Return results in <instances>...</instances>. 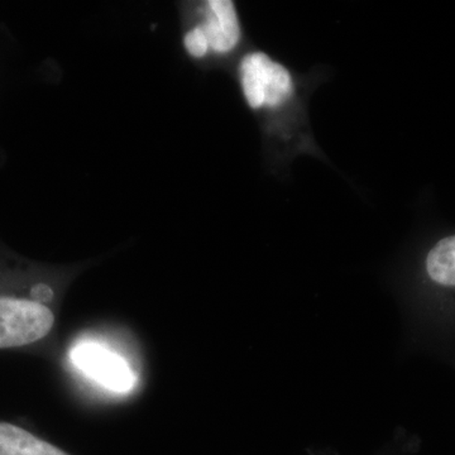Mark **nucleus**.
I'll list each match as a JSON object with an SVG mask.
<instances>
[{
    "label": "nucleus",
    "instance_id": "5",
    "mask_svg": "<svg viewBox=\"0 0 455 455\" xmlns=\"http://www.w3.org/2000/svg\"><path fill=\"white\" fill-rule=\"evenodd\" d=\"M0 455H75L37 433L0 419Z\"/></svg>",
    "mask_w": 455,
    "mask_h": 455
},
{
    "label": "nucleus",
    "instance_id": "7",
    "mask_svg": "<svg viewBox=\"0 0 455 455\" xmlns=\"http://www.w3.org/2000/svg\"><path fill=\"white\" fill-rule=\"evenodd\" d=\"M184 46L188 55L193 56L194 59H203L211 52L208 40L199 26L193 27L190 31L187 32L184 37Z\"/></svg>",
    "mask_w": 455,
    "mask_h": 455
},
{
    "label": "nucleus",
    "instance_id": "4",
    "mask_svg": "<svg viewBox=\"0 0 455 455\" xmlns=\"http://www.w3.org/2000/svg\"><path fill=\"white\" fill-rule=\"evenodd\" d=\"M200 28L209 49L217 55H227L238 46L242 40V26L232 0H209L203 7Z\"/></svg>",
    "mask_w": 455,
    "mask_h": 455
},
{
    "label": "nucleus",
    "instance_id": "6",
    "mask_svg": "<svg viewBox=\"0 0 455 455\" xmlns=\"http://www.w3.org/2000/svg\"><path fill=\"white\" fill-rule=\"evenodd\" d=\"M425 272L431 283L455 289V235L439 239L425 257Z\"/></svg>",
    "mask_w": 455,
    "mask_h": 455
},
{
    "label": "nucleus",
    "instance_id": "2",
    "mask_svg": "<svg viewBox=\"0 0 455 455\" xmlns=\"http://www.w3.org/2000/svg\"><path fill=\"white\" fill-rule=\"evenodd\" d=\"M68 357L83 379L109 394L130 395L139 386V372L130 359L100 338H79L68 348Z\"/></svg>",
    "mask_w": 455,
    "mask_h": 455
},
{
    "label": "nucleus",
    "instance_id": "1",
    "mask_svg": "<svg viewBox=\"0 0 455 455\" xmlns=\"http://www.w3.org/2000/svg\"><path fill=\"white\" fill-rule=\"evenodd\" d=\"M61 290L49 274L0 271V352L44 355L53 350Z\"/></svg>",
    "mask_w": 455,
    "mask_h": 455
},
{
    "label": "nucleus",
    "instance_id": "3",
    "mask_svg": "<svg viewBox=\"0 0 455 455\" xmlns=\"http://www.w3.org/2000/svg\"><path fill=\"white\" fill-rule=\"evenodd\" d=\"M239 83L245 103L252 110H274L295 95V79L289 68L263 51H253L242 59Z\"/></svg>",
    "mask_w": 455,
    "mask_h": 455
}]
</instances>
